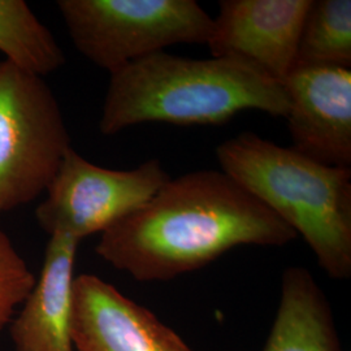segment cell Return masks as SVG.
Listing matches in <instances>:
<instances>
[{
  "label": "cell",
  "instance_id": "obj_1",
  "mask_svg": "<svg viewBox=\"0 0 351 351\" xmlns=\"http://www.w3.org/2000/svg\"><path fill=\"white\" fill-rule=\"evenodd\" d=\"M297 233L223 171L171 178L101 233L97 254L137 281H168L239 246L282 247Z\"/></svg>",
  "mask_w": 351,
  "mask_h": 351
},
{
  "label": "cell",
  "instance_id": "obj_2",
  "mask_svg": "<svg viewBox=\"0 0 351 351\" xmlns=\"http://www.w3.org/2000/svg\"><path fill=\"white\" fill-rule=\"evenodd\" d=\"M99 130L113 136L143 123L221 125L237 113H289L285 88L255 64L226 56L191 59L165 51L110 75Z\"/></svg>",
  "mask_w": 351,
  "mask_h": 351
},
{
  "label": "cell",
  "instance_id": "obj_3",
  "mask_svg": "<svg viewBox=\"0 0 351 351\" xmlns=\"http://www.w3.org/2000/svg\"><path fill=\"white\" fill-rule=\"evenodd\" d=\"M221 171L301 234L333 280L351 276V169L317 163L252 132L226 139Z\"/></svg>",
  "mask_w": 351,
  "mask_h": 351
},
{
  "label": "cell",
  "instance_id": "obj_4",
  "mask_svg": "<svg viewBox=\"0 0 351 351\" xmlns=\"http://www.w3.org/2000/svg\"><path fill=\"white\" fill-rule=\"evenodd\" d=\"M77 51L110 75L178 43H207L213 17L195 0H59Z\"/></svg>",
  "mask_w": 351,
  "mask_h": 351
},
{
  "label": "cell",
  "instance_id": "obj_5",
  "mask_svg": "<svg viewBox=\"0 0 351 351\" xmlns=\"http://www.w3.org/2000/svg\"><path fill=\"white\" fill-rule=\"evenodd\" d=\"M62 108L45 77L0 59V216L46 193L69 150Z\"/></svg>",
  "mask_w": 351,
  "mask_h": 351
},
{
  "label": "cell",
  "instance_id": "obj_6",
  "mask_svg": "<svg viewBox=\"0 0 351 351\" xmlns=\"http://www.w3.org/2000/svg\"><path fill=\"white\" fill-rule=\"evenodd\" d=\"M169 180L156 159L116 171L90 163L71 147L38 204V224L50 236L81 241L137 211Z\"/></svg>",
  "mask_w": 351,
  "mask_h": 351
},
{
  "label": "cell",
  "instance_id": "obj_7",
  "mask_svg": "<svg viewBox=\"0 0 351 351\" xmlns=\"http://www.w3.org/2000/svg\"><path fill=\"white\" fill-rule=\"evenodd\" d=\"M311 1L221 0L206 43L211 56L247 60L282 85L295 65Z\"/></svg>",
  "mask_w": 351,
  "mask_h": 351
},
{
  "label": "cell",
  "instance_id": "obj_8",
  "mask_svg": "<svg viewBox=\"0 0 351 351\" xmlns=\"http://www.w3.org/2000/svg\"><path fill=\"white\" fill-rule=\"evenodd\" d=\"M282 86L293 149L317 163L351 165V69L294 65Z\"/></svg>",
  "mask_w": 351,
  "mask_h": 351
},
{
  "label": "cell",
  "instance_id": "obj_9",
  "mask_svg": "<svg viewBox=\"0 0 351 351\" xmlns=\"http://www.w3.org/2000/svg\"><path fill=\"white\" fill-rule=\"evenodd\" d=\"M75 351H193L171 326L95 275H80L72 294Z\"/></svg>",
  "mask_w": 351,
  "mask_h": 351
},
{
  "label": "cell",
  "instance_id": "obj_10",
  "mask_svg": "<svg viewBox=\"0 0 351 351\" xmlns=\"http://www.w3.org/2000/svg\"><path fill=\"white\" fill-rule=\"evenodd\" d=\"M80 241L50 236L36 284L10 324L14 351H75L72 294Z\"/></svg>",
  "mask_w": 351,
  "mask_h": 351
},
{
  "label": "cell",
  "instance_id": "obj_11",
  "mask_svg": "<svg viewBox=\"0 0 351 351\" xmlns=\"http://www.w3.org/2000/svg\"><path fill=\"white\" fill-rule=\"evenodd\" d=\"M263 351H343L332 307L307 268L293 265L284 271L278 310Z\"/></svg>",
  "mask_w": 351,
  "mask_h": 351
},
{
  "label": "cell",
  "instance_id": "obj_12",
  "mask_svg": "<svg viewBox=\"0 0 351 351\" xmlns=\"http://www.w3.org/2000/svg\"><path fill=\"white\" fill-rule=\"evenodd\" d=\"M0 52L3 59L42 77L65 63L60 45L24 0H0Z\"/></svg>",
  "mask_w": 351,
  "mask_h": 351
},
{
  "label": "cell",
  "instance_id": "obj_13",
  "mask_svg": "<svg viewBox=\"0 0 351 351\" xmlns=\"http://www.w3.org/2000/svg\"><path fill=\"white\" fill-rule=\"evenodd\" d=\"M295 65L351 69L350 0H313L302 26Z\"/></svg>",
  "mask_w": 351,
  "mask_h": 351
},
{
  "label": "cell",
  "instance_id": "obj_14",
  "mask_svg": "<svg viewBox=\"0 0 351 351\" xmlns=\"http://www.w3.org/2000/svg\"><path fill=\"white\" fill-rule=\"evenodd\" d=\"M36 278L11 239L0 230V333L12 323Z\"/></svg>",
  "mask_w": 351,
  "mask_h": 351
}]
</instances>
